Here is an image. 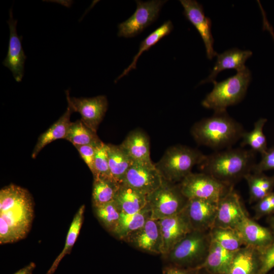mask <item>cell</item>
<instances>
[{
	"label": "cell",
	"mask_w": 274,
	"mask_h": 274,
	"mask_svg": "<svg viewBox=\"0 0 274 274\" xmlns=\"http://www.w3.org/2000/svg\"><path fill=\"white\" fill-rule=\"evenodd\" d=\"M33 217V202L27 190L10 184L0 191V243L24 238Z\"/></svg>",
	"instance_id": "obj_1"
},
{
	"label": "cell",
	"mask_w": 274,
	"mask_h": 274,
	"mask_svg": "<svg viewBox=\"0 0 274 274\" xmlns=\"http://www.w3.org/2000/svg\"><path fill=\"white\" fill-rule=\"evenodd\" d=\"M256 163L255 152L242 147L215 151L206 155L198 165L201 173L233 187L236 182L252 172Z\"/></svg>",
	"instance_id": "obj_2"
},
{
	"label": "cell",
	"mask_w": 274,
	"mask_h": 274,
	"mask_svg": "<svg viewBox=\"0 0 274 274\" xmlns=\"http://www.w3.org/2000/svg\"><path fill=\"white\" fill-rule=\"evenodd\" d=\"M245 130L243 126L231 117L226 111L214 114L195 123L191 133L199 145L217 151L232 148L241 139Z\"/></svg>",
	"instance_id": "obj_3"
},
{
	"label": "cell",
	"mask_w": 274,
	"mask_h": 274,
	"mask_svg": "<svg viewBox=\"0 0 274 274\" xmlns=\"http://www.w3.org/2000/svg\"><path fill=\"white\" fill-rule=\"evenodd\" d=\"M251 80V72L246 67L223 81H215L213 89L202 100V106L214 112L226 111L227 107L238 104L244 98Z\"/></svg>",
	"instance_id": "obj_4"
},
{
	"label": "cell",
	"mask_w": 274,
	"mask_h": 274,
	"mask_svg": "<svg viewBox=\"0 0 274 274\" xmlns=\"http://www.w3.org/2000/svg\"><path fill=\"white\" fill-rule=\"evenodd\" d=\"M206 155L197 149L177 145L168 148L155 165L163 179L176 183L191 173L195 165H199Z\"/></svg>",
	"instance_id": "obj_5"
},
{
	"label": "cell",
	"mask_w": 274,
	"mask_h": 274,
	"mask_svg": "<svg viewBox=\"0 0 274 274\" xmlns=\"http://www.w3.org/2000/svg\"><path fill=\"white\" fill-rule=\"evenodd\" d=\"M210 231L193 230L164 256L165 259L170 264L188 268H198L204 262L209 252L212 241Z\"/></svg>",
	"instance_id": "obj_6"
},
{
	"label": "cell",
	"mask_w": 274,
	"mask_h": 274,
	"mask_svg": "<svg viewBox=\"0 0 274 274\" xmlns=\"http://www.w3.org/2000/svg\"><path fill=\"white\" fill-rule=\"evenodd\" d=\"M151 218L160 220L181 213L188 199L182 193L179 184L163 178L161 185L147 196Z\"/></svg>",
	"instance_id": "obj_7"
},
{
	"label": "cell",
	"mask_w": 274,
	"mask_h": 274,
	"mask_svg": "<svg viewBox=\"0 0 274 274\" xmlns=\"http://www.w3.org/2000/svg\"><path fill=\"white\" fill-rule=\"evenodd\" d=\"M179 185L182 193L188 199L200 198L217 202L233 188L203 173H191Z\"/></svg>",
	"instance_id": "obj_8"
},
{
	"label": "cell",
	"mask_w": 274,
	"mask_h": 274,
	"mask_svg": "<svg viewBox=\"0 0 274 274\" xmlns=\"http://www.w3.org/2000/svg\"><path fill=\"white\" fill-rule=\"evenodd\" d=\"M166 1L147 2L136 1V9L127 20L118 25V36L134 37L153 23L158 18L160 10Z\"/></svg>",
	"instance_id": "obj_9"
},
{
	"label": "cell",
	"mask_w": 274,
	"mask_h": 274,
	"mask_svg": "<svg viewBox=\"0 0 274 274\" xmlns=\"http://www.w3.org/2000/svg\"><path fill=\"white\" fill-rule=\"evenodd\" d=\"M162 180V177L152 161L133 162L122 183L147 196L161 185Z\"/></svg>",
	"instance_id": "obj_10"
},
{
	"label": "cell",
	"mask_w": 274,
	"mask_h": 274,
	"mask_svg": "<svg viewBox=\"0 0 274 274\" xmlns=\"http://www.w3.org/2000/svg\"><path fill=\"white\" fill-rule=\"evenodd\" d=\"M66 99L73 112H78L81 120L89 128L96 132L98 125L102 120L108 107V101L105 95H98L86 98L71 97L66 91Z\"/></svg>",
	"instance_id": "obj_11"
},
{
	"label": "cell",
	"mask_w": 274,
	"mask_h": 274,
	"mask_svg": "<svg viewBox=\"0 0 274 274\" xmlns=\"http://www.w3.org/2000/svg\"><path fill=\"white\" fill-rule=\"evenodd\" d=\"M248 216L240 196L232 188L218 202L213 227L235 229Z\"/></svg>",
	"instance_id": "obj_12"
},
{
	"label": "cell",
	"mask_w": 274,
	"mask_h": 274,
	"mask_svg": "<svg viewBox=\"0 0 274 274\" xmlns=\"http://www.w3.org/2000/svg\"><path fill=\"white\" fill-rule=\"evenodd\" d=\"M157 220L161 236V254L163 256L193 230L183 210L175 215Z\"/></svg>",
	"instance_id": "obj_13"
},
{
	"label": "cell",
	"mask_w": 274,
	"mask_h": 274,
	"mask_svg": "<svg viewBox=\"0 0 274 274\" xmlns=\"http://www.w3.org/2000/svg\"><path fill=\"white\" fill-rule=\"evenodd\" d=\"M217 208V202L191 198L188 199L183 212L193 230L208 231L214 227Z\"/></svg>",
	"instance_id": "obj_14"
},
{
	"label": "cell",
	"mask_w": 274,
	"mask_h": 274,
	"mask_svg": "<svg viewBox=\"0 0 274 274\" xmlns=\"http://www.w3.org/2000/svg\"><path fill=\"white\" fill-rule=\"evenodd\" d=\"M186 18L195 27L205 46L207 56L212 59L217 53L213 48L214 39L211 32V20L206 16L202 6L196 1H180Z\"/></svg>",
	"instance_id": "obj_15"
},
{
	"label": "cell",
	"mask_w": 274,
	"mask_h": 274,
	"mask_svg": "<svg viewBox=\"0 0 274 274\" xmlns=\"http://www.w3.org/2000/svg\"><path fill=\"white\" fill-rule=\"evenodd\" d=\"M7 23L10 29L8 50L2 63L11 71L16 81L20 82L24 76V63L27 57L22 46V37H19L17 33V20L13 18L12 8L9 11Z\"/></svg>",
	"instance_id": "obj_16"
},
{
	"label": "cell",
	"mask_w": 274,
	"mask_h": 274,
	"mask_svg": "<svg viewBox=\"0 0 274 274\" xmlns=\"http://www.w3.org/2000/svg\"><path fill=\"white\" fill-rule=\"evenodd\" d=\"M245 246L262 252L274 242V235L269 228L258 224L248 217L235 228Z\"/></svg>",
	"instance_id": "obj_17"
},
{
	"label": "cell",
	"mask_w": 274,
	"mask_h": 274,
	"mask_svg": "<svg viewBox=\"0 0 274 274\" xmlns=\"http://www.w3.org/2000/svg\"><path fill=\"white\" fill-rule=\"evenodd\" d=\"M125 242L139 250L161 254L162 242L158 220L150 218L142 228L131 234Z\"/></svg>",
	"instance_id": "obj_18"
},
{
	"label": "cell",
	"mask_w": 274,
	"mask_h": 274,
	"mask_svg": "<svg viewBox=\"0 0 274 274\" xmlns=\"http://www.w3.org/2000/svg\"><path fill=\"white\" fill-rule=\"evenodd\" d=\"M252 54V53L250 50H241L236 48L217 54L216 63L211 74L208 78L202 80L199 84L213 83L215 81L217 75L224 70L234 69L238 72L245 69L247 67L245 62Z\"/></svg>",
	"instance_id": "obj_19"
},
{
	"label": "cell",
	"mask_w": 274,
	"mask_h": 274,
	"mask_svg": "<svg viewBox=\"0 0 274 274\" xmlns=\"http://www.w3.org/2000/svg\"><path fill=\"white\" fill-rule=\"evenodd\" d=\"M260 253L257 249L245 246L236 251L225 274H259Z\"/></svg>",
	"instance_id": "obj_20"
},
{
	"label": "cell",
	"mask_w": 274,
	"mask_h": 274,
	"mask_svg": "<svg viewBox=\"0 0 274 274\" xmlns=\"http://www.w3.org/2000/svg\"><path fill=\"white\" fill-rule=\"evenodd\" d=\"M120 146L133 162H151L150 141L142 130L135 129L130 131Z\"/></svg>",
	"instance_id": "obj_21"
},
{
	"label": "cell",
	"mask_w": 274,
	"mask_h": 274,
	"mask_svg": "<svg viewBox=\"0 0 274 274\" xmlns=\"http://www.w3.org/2000/svg\"><path fill=\"white\" fill-rule=\"evenodd\" d=\"M114 200L121 212L127 214L136 213L148 206L146 195L123 183L120 184Z\"/></svg>",
	"instance_id": "obj_22"
},
{
	"label": "cell",
	"mask_w": 274,
	"mask_h": 274,
	"mask_svg": "<svg viewBox=\"0 0 274 274\" xmlns=\"http://www.w3.org/2000/svg\"><path fill=\"white\" fill-rule=\"evenodd\" d=\"M235 252L225 249L212 239L207 258L197 269L204 268L213 274H225Z\"/></svg>",
	"instance_id": "obj_23"
},
{
	"label": "cell",
	"mask_w": 274,
	"mask_h": 274,
	"mask_svg": "<svg viewBox=\"0 0 274 274\" xmlns=\"http://www.w3.org/2000/svg\"><path fill=\"white\" fill-rule=\"evenodd\" d=\"M73 112L67 106L64 113L47 130L40 135L33 149L31 157L35 158L39 152L48 144L56 140L65 139L71 122L70 118Z\"/></svg>",
	"instance_id": "obj_24"
},
{
	"label": "cell",
	"mask_w": 274,
	"mask_h": 274,
	"mask_svg": "<svg viewBox=\"0 0 274 274\" xmlns=\"http://www.w3.org/2000/svg\"><path fill=\"white\" fill-rule=\"evenodd\" d=\"M151 218V211L147 206L142 211L132 214L121 212L119 222L112 233L118 238L125 241L142 228Z\"/></svg>",
	"instance_id": "obj_25"
},
{
	"label": "cell",
	"mask_w": 274,
	"mask_h": 274,
	"mask_svg": "<svg viewBox=\"0 0 274 274\" xmlns=\"http://www.w3.org/2000/svg\"><path fill=\"white\" fill-rule=\"evenodd\" d=\"M107 148L111 176L116 181L121 183L133 161L120 145L107 144Z\"/></svg>",
	"instance_id": "obj_26"
},
{
	"label": "cell",
	"mask_w": 274,
	"mask_h": 274,
	"mask_svg": "<svg viewBox=\"0 0 274 274\" xmlns=\"http://www.w3.org/2000/svg\"><path fill=\"white\" fill-rule=\"evenodd\" d=\"M244 179L248 185L250 203L257 202L273 191L274 175L267 176L263 173H253Z\"/></svg>",
	"instance_id": "obj_27"
},
{
	"label": "cell",
	"mask_w": 274,
	"mask_h": 274,
	"mask_svg": "<svg viewBox=\"0 0 274 274\" xmlns=\"http://www.w3.org/2000/svg\"><path fill=\"white\" fill-rule=\"evenodd\" d=\"M173 28L174 26L172 21L170 20H167L143 40L140 44L138 53L134 56L131 63L115 79V82H117L119 80L126 76L131 70L135 69L138 60L143 53L148 50L162 38L168 35L173 29Z\"/></svg>",
	"instance_id": "obj_28"
},
{
	"label": "cell",
	"mask_w": 274,
	"mask_h": 274,
	"mask_svg": "<svg viewBox=\"0 0 274 274\" xmlns=\"http://www.w3.org/2000/svg\"><path fill=\"white\" fill-rule=\"evenodd\" d=\"M92 200L93 206L114 200L120 184L113 178H93Z\"/></svg>",
	"instance_id": "obj_29"
},
{
	"label": "cell",
	"mask_w": 274,
	"mask_h": 274,
	"mask_svg": "<svg viewBox=\"0 0 274 274\" xmlns=\"http://www.w3.org/2000/svg\"><path fill=\"white\" fill-rule=\"evenodd\" d=\"M65 139L75 147L87 145L97 146L102 142L96 132L87 127L81 120L71 122Z\"/></svg>",
	"instance_id": "obj_30"
},
{
	"label": "cell",
	"mask_w": 274,
	"mask_h": 274,
	"mask_svg": "<svg viewBox=\"0 0 274 274\" xmlns=\"http://www.w3.org/2000/svg\"><path fill=\"white\" fill-rule=\"evenodd\" d=\"M85 208V205L81 206L74 216L68 231L64 248L53 263L47 274H52L61 259L65 255L71 252L79 234L83 222Z\"/></svg>",
	"instance_id": "obj_31"
},
{
	"label": "cell",
	"mask_w": 274,
	"mask_h": 274,
	"mask_svg": "<svg viewBox=\"0 0 274 274\" xmlns=\"http://www.w3.org/2000/svg\"><path fill=\"white\" fill-rule=\"evenodd\" d=\"M267 119L261 118L254 124L253 129L250 131H245L242 138V147L248 146L254 152L263 154L268 149L267 141L263 132V127Z\"/></svg>",
	"instance_id": "obj_32"
},
{
	"label": "cell",
	"mask_w": 274,
	"mask_h": 274,
	"mask_svg": "<svg viewBox=\"0 0 274 274\" xmlns=\"http://www.w3.org/2000/svg\"><path fill=\"white\" fill-rule=\"evenodd\" d=\"M210 232L211 238L228 251L235 252L245 246L241 236L235 229L213 227Z\"/></svg>",
	"instance_id": "obj_33"
},
{
	"label": "cell",
	"mask_w": 274,
	"mask_h": 274,
	"mask_svg": "<svg viewBox=\"0 0 274 274\" xmlns=\"http://www.w3.org/2000/svg\"><path fill=\"white\" fill-rule=\"evenodd\" d=\"M93 209L99 221L108 231L112 233L119 222L121 214L115 201L93 206Z\"/></svg>",
	"instance_id": "obj_34"
},
{
	"label": "cell",
	"mask_w": 274,
	"mask_h": 274,
	"mask_svg": "<svg viewBox=\"0 0 274 274\" xmlns=\"http://www.w3.org/2000/svg\"><path fill=\"white\" fill-rule=\"evenodd\" d=\"M93 176V178H113L109 165L107 144L102 142L97 145L96 148Z\"/></svg>",
	"instance_id": "obj_35"
},
{
	"label": "cell",
	"mask_w": 274,
	"mask_h": 274,
	"mask_svg": "<svg viewBox=\"0 0 274 274\" xmlns=\"http://www.w3.org/2000/svg\"><path fill=\"white\" fill-rule=\"evenodd\" d=\"M260 253L259 274H267L274 268V242Z\"/></svg>",
	"instance_id": "obj_36"
},
{
	"label": "cell",
	"mask_w": 274,
	"mask_h": 274,
	"mask_svg": "<svg viewBox=\"0 0 274 274\" xmlns=\"http://www.w3.org/2000/svg\"><path fill=\"white\" fill-rule=\"evenodd\" d=\"M269 170H274V146L261 155L260 161L255 164L252 172L263 173Z\"/></svg>",
	"instance_id": "obj_37"
},
{
	"label": "cell",
	"mask_w": 274,
	"mask_h": 274,
	"mask_svg": "<svg viewBox=\"0 0 274 274\" xmlns=\"http://www.w3.org/2000/svg\"><path fill=\"white\" fill-rule=\"evenodd\" d=\"M97 146L87 145L75 147L92 174L94 173V161Z\"/></svg>",
	"instance_id": "obj_38"
},
{
	"label": "cell",
	"mask_w": 274,
	"mask_h": 274,
	"mask_svg": "<svg viewBox=\"0 0 274 274\" xmlns=\"http://www.w3.org/2000/svg\"><path fill=\"white\" fill-rule=\"evenodd\" d=\"M196 269L169 264L163 268L162 274H194Z\"/></svg>",
	"instance_id": "obj_39"
},
{
	"label": "cell",
	"mask_w": 274,
	"mask_h": 274,
	"mask_svg": "<svg viewBox=\"0 0 274 274\" xmlns=\"http://www.w3.org/2000/svg\"><path fill=\"white\" fill-rule=\"evenodd\" d=\"M35 267L36 264L34 262H30L14 274H31Z\"/></svg>",
	"instance_id": "obj_40"
},
{
	"label": "cell",
	"mask_w": 274,
	"mask_h": 274,
	"mask_svg": "<svg viewBox=\"0 0 274 274\" xmlns=\"http://www.w3.org/2000/svg\"><path fill=\"white\" fill-rule=\"evenodd\" d=\"M267 223L269 225V228L274 235V216H271L267 218Z\"/></svg>",
	"instance_id": "obj_41"
},
{
	"label": "cell",
	"mask_w": 274,
	"mask_h": 274,
	"mask_svg": "<svg viewBox=\"0 0 274 274\" xmlns=\"http://www.w3.org/2000/svg\"><path fill=\"white\" fill-rule=\"evenodd\" d=\"M194 274H213V273H212L208 271L207 270L204 269V268H199V269H196Z\"/></svg>",
	"instance_id": "obj_42"
},
{
	"label": "cell",
	"mask_w": 274,
	"mask_h": 274,
	"mask_svg": "<svg viewBox=\"0 0 274 274\" xmlns=\"http://www.w3.org/2000/svg\"><path fill=\"white\" fill-rule=\"evenodd\" d=\"M272 274H274V271H273V272H272Z\"/></svg>",
	"instance_id": "obj_43"
}]
</instances>
